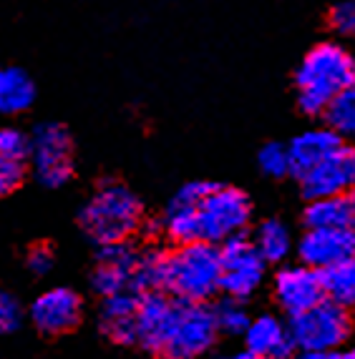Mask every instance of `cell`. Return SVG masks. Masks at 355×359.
<instances>
[{
    "label": "cell",
    "instance_id": "6da1fadb",
    "mask_svg": "<svg viewBox=\"0 0 355 359\" xmlns=\"http://www.w3.org/2000/svg\"><path fill=\"white\" fill-rule=\"evenodd\" d=\"M250 198L235 186L192 181L169 198L162 214V231L174 244H227L242 236L250 224Z\"/></svg>",
    "mask_w": 355,
    "mask_h": 359
},
{
    "label": "cell",
    "instance_id": "7a4b0ae2",
    "mask_svg": "<svg viewBox=\"0 0 355 359\" xmlns=\"http://www.w3.org/2000/svg\"><path fill=\"white\" fill-rule=\"evenodd\" d=\"M217 322L207 304L179 302L164 292L141 294L136 344L162 359H199L217 341Z\"/></svg>",
    "mask_w": 355,
    "mask_h": 359
},
{
    "label": "cell",
    "instance_id": "3957f363",
    "mask_svg": "<svg viewBox=\"0 0 355 359\" xmlns=\"http://www.w3.org/2000/svg\"><path fill=\"white\" fill-rule=\"evenodd\" d=\"M355 83V58L340 43H320L305 53L295 71L297 103L305 114H325Z\"/></svg>",
    "mask_w": 355,
    "mask_h": 359
},
{
    "label": "cell",
    "instance_id": "277c9868",
    "mask_svg": "<svg viewBox=\"0 0 355 359\" xmlns=\"http://www.w3.org/2000/svg\"><path fill=\"white\" fill-rule=\"evenodd\" d=\"M222 289L219 246L207 241L179 244L164 252L162 292L179 302L205 304Z\"/></svg>",
    "mask_w": 355,
    "mask_h": 359
},
{
    "label": "cell",
    "instance_id": "5b68a950",
    "mask_svg": "<svg viewBox=\"0 0 355 359\" xmlns=\"http://www.w3.org/2000/svg\"><path fill=\"white\" fill-rule=\"evenodd\" d=\"M79 224L98 246L124 244L144 224V206L127 184L103 181L84 204Z\"/></svg>",
    "mask_w": 355,
    "mask_h": 359
},
{
    "label": "cell",
    "instance_id": "8992f818",
    "mask_svg": "<svg viewBox=\"0 0 355 359\" xmlns=\"http://www.w3.org/2000/svg\"><path fill=\"white\" fill-rule=\"evenodd\" d=\"M30 144V171L38 179V184L58 189L68 184L76 171V149L73 138L63 123H38L28 133Z\"/></svg>",
    "mask_w": 355,
    "mask_h": 359
},
{
    "label": "cell",
    "instance_id": "52a82bcc",
    "mask_svg": "<svg viewBox=\"0 0 355 359\" xmlns=\"http://www.w3.org/2000/svg\"><path fill=\"white\" fill-rule=\"evenodd\" d=\"M290 332H292L295 347L300 352L333 354L335 349L343 347V341L350 334L348 309L337 306L330 299H323L305 314L290 319Z\"/></svg>",
    "mask_w": 355,
    "mask_h": 359
},
{
    "label": "cell",
    "instance_id": "ba28073f",
    "mask_svg": "<svg viewBox=\"0 0 355 359\" xmlns=\"http://www.w3.org/2000/svg\"><path fill=\"white\" fill-rule=\"evenodd\" d=\"M219 264H222V292L232 299L252 297L265 279L267 262L259 257L252 239L245 236H237L219 246Z\"/></svg>",
    "mask_w": 355,
    "mask_h": 359
},
{
    "label": "cell",
    "instance_id": "9c48e42d",
    "mask_svg": "<svg viewBox=\"0 0 355 359\" xmlns=\"http://www.w3.org/2000/svg\"><path fill=\"white\" fill-rule=\"evenodd\" d=\"M141 252H144V249L131 246V241L101 246V249H98L96 266H93V274H91L93 292H96L101 299L114 297V294L136 292Z\"/></svg>",
    "mask_w": 355,
    "mask_h": 359
},
{
    "label": "cell",
    "instance_id": "30bf717a",
    "mask_svg": "<svg viewBox=\"0 0 355 359\" xmlns=\"http://www.w3.org/2000/svg\"><path fill=\"white\" fill-rule=\"evenodd\" d=\"M300 186L310 201L355 191V144L343 141L335 146L310 174L302 176Z\"/></svg>",
    "mask_w": 355,
    "mask_h": 359
},
{
    "label": "cell",
    "instance_id": "8fae6325",
    "mask_svg": "<svg viewBox=\"0 0 355 359\" xmlns=\"http://www.w3.org/2000/svg\"><path fill=\"white\" fill-rule=\"evenodd\" d=\"M28 314L33 327L41 334L58 337L79 327L81 317H84V302L73 289L51 287L33 299Z\"/></svg>",
    "mask_w": 355,
    "mask_h": 359
},
{
    "label": "cell",
    "instance_id": "7c38bea8",
    "mask_svg": "<svg viewBox=\"0 0 355 359\" xmlns=\"http://www.w3.org/2000/svg\"><path fill=\"white\" fill-rule=\"evenodd\" d=\"M275 299L290 319L297 314H305L307 309L318 306L325 297V284H323V271L295 264V266H285L275 276Z\"/></svg>",
    "mask_w": 355,
    "mask_h": 359
},
{
    "label": "cell",
    "instance_id": "4fadbf2b",
    "mask_svg": "<svg viewBox=\"0 0 355 359\" xmlns=\"http://www.w3.org/2000/svg\"><path fill=\"white\" fill-rule=\"evenodd\" d=\"M297 254L305 266L325 271L355 257V229H307Z\"/></svg>",
    "mask_w": 355,
    "mask_h": 359
},
{
    "label": "cell",
    "instance_id": "5bb4252c",
    "mask_svg": "<svg viewBox=\"0 0 355 359\" xmlns=\"http://www.w3.org/2000/svg\"><path fill=\"white\" fill-rule=\"evenodd\" d=\"M245 352L257 354L262 359H288L295 349V339L290 324L277 319L275 314H259L250 322L245 334Z\"/></svg>",
    "mask_w": 355,
    "mask_h": 359
},
{
    "label": "cell",
    "instance_id": "9a60e30c",
    "mask_svg": "<svg viewBox=\"0 0 355 359\" xmlns=\"http://www.w3.org/2000/svg\"><path fill=\"white\" fill-rule=\"evenodd\" d=\"M30 171L28 133L20 128H0V198L18 191Z\"/></svg>",
    "mask_w": 355,
    "mask_h": 359
},
{
    "label": "cell",
    "instance_id": "2e32d148",
    "mask_svg": "<svg viewBox=\"0 0 355 359\" xmlns=\"http://www.w3.org/2000/svg\"><path fill=\"white\" fill-rule=\"evenodd\" d=\"M138 297L136 292L114 294L101 302L98 324L101 332L116 344H136V327H138Z\"/></svg>",
    "mask_w": 355,
    "mask_h": 359
},
{
    "label": "cell",
    "instance_id": "e0dca14e",
    "mask_svg": "<svg viewBox=\"0 0 355 359\" xmlns=\"http://www.w3.org/2000/svg\"><path fill=\"white\" fill-rule=\"evenodd\" d=\"M343 144V138L337 136L333 128H307V131L297 133L292 141L288 144L290 151V174L295 176L297 181L302 176H307L318 166L335 146Z\"/></svg>",
    "mask_w": 355,
    "mask_h": 359
},
{
    "label": "cell",
    "instance_id": "ac0fdd59",
    "mask_svg": "<svg viewBox=\"0 0 355 359\" xmlns=\"http://www.w3.org/2000/svg\"><path fill=\"white\" fill-rule=\"evenodd\" d=\"M307 229H355V191L313 198L305 209Z\"/></svg>",
    "mask_w": 355,
    "mask_h": 359
},
{
    "label": "cell",
    "instance_id": "d6986e66",
    "mask_svg": "<svg viewBox=\"0 0 355 359\" xmlns=\"http://www.w3.org/2000/svg\"><path fill=\"white\" fill-rule=\"evenodd\" d=\"M36 101V83L23 68H0V116L25 114Z\"/></svg>",
    "mask_w": 355,
    "mask_h": 359
},
{
    "label": "cell",
    "instance_id": "ffe728a7",
    "mask_svg": "<svg viewBox=\"0 0 355 359\" xmlns=\"http://www.w3.org/2000/svg\"><path fill=\"white\" fill-rule=\"evenodd\" d=\"M252 244L267 264H277L283 262L290 254V249H292V236H290V229L280 219H265L254 231Z\"/></svg>",
    "mask_w": 355,
    "mask_h": 359
},
{
    "label": "cell",
    "instance_id": "44dd1931",
    "mask_svg": "<svg viewBox=\"0 0 355 359\" xmlns=\"http://www.w3.org/2000/svg\"><path fill=\"white\" fill-rule=\"evenodd\" d=\"M325 297L343 309H355V257L323 271Z\"/></svg>",
    "mask_w": 355,
    "mask_h": 359
},
{
    "label": "cell",
    "instance_id": "7402d4cb",
    "mask_svg": "<svg viewBox=\"0 0 355 359\" xmlns=\"http://www.w3.org/2000/svg\"><path fill=\"white\" fill-rule=\"evenodd\" d=\"M325 118H328V128H333L343 141L353 144L355 141V83L333 101V106L325 111Z\"/></svg>",
    "mask_w": 355,
    "mask_h": 359
},
{
    "label": "cell",
    "instance_id": "603a6c76",
    "mask_svg": "<svg viewBox=\"0 0 355 359\" xmlns=\"http://www.w3.org/2000/svg\"><path fill=\"white\" fill-rule=\"evenodd\" d=\"M212 314H214L217 330L224 332V334H245L250 322H252V317H250L247 306L242 304V299H232V297L219 302L212 309Z\"/></svg>",
    "mask_w": 355,
    "mask_h": 359
},
{
    "label": "cell",
    "instance_id": "cb8c5ba5",
    "mask_svg": "<svg viewBox=\"0 0 355 359\" xmlns=\"http://www.w3.org/2000/svg\"><path fill=\"white\" fill-rule=\"evenodd\" d=\"M257 163L262 168V174L280 179V176H290V151L283 144H267L262 146L257 156Z\"/></svg>",
    "mask_w": 355,
    "mask_h": 359
},
{
    "label": "cell",
    "instance_id": "d4e9b609",
    "mask_svg": "<svg viewBox=\"0 0 355 359\" xmlns=\"http://www.w3.org/2000/svg\"><path fill=\"white\" fill-rule=\"evenodd\" d=\"M23 324V306L15 294L0 287V337H8Z\"/></svg>",
    "mask_w": 355,
    "mask_h": 359
},
{
    "label": "cell",
    "instance_id": "484cf974",
    "mask_svg": "<svg viewBox=\"0 0 355 359\" xmlns=\"http://www.w3.org/2000/svg\"><path fill=\"white\" fill-rule=\"evenodd\" d=\"M330 28L337 36L355 38V0H340L330 11Z\"/></svg>",
    "mask_w": 355,
    "mask_h": 359
},
{
    "label": "cell",
    "instance_id": "4316f807",
    "mask_svg": "<svg viewBox=\"0 0 355 359\" xmlns=\"http://www.w3.org/2000/svg\"><path fill=\"white\" fill-rule=\"evenodd\" d=\"M25 266H28L30 274H36V276L51 274V269L56 266V257H53V252H51V246H46V244L33 246V249L25 254Z\"/></svg>",
    "mask_w": 355,
    "mask_h": 359
},
{
    "label": "cell",
    "instance_id": "83f0119b",
    "mask_svg": "<svg viewBox=\"0 0 355 359\" xmlns=\"http://www.w3.org/2000/svg\"><path fill=\"white\" fill-rule=\"evenodd\" d=\"M330 359H355V347H340L330 354Z\"/></svg>",
    "mask_w": 355,
    "mask_h": 359
},
{
    "label": "cell",
    "instance_id": "f1b7e54d",
    "mask_svg": "<svg viewBox=\"0 0 355 359\" xmlns=\"http://www.w3.org/2000/svg\"><path fill=\"white\" fill-rule=\"evenodd\" d=\"M295 359H330V354H320V352H300Z\"/></svg>",
    "mask_w": 355,
    "mask_h": 359
},
{
    "label": "cell",
    "instance_id": "f546056e",
    "mask_svg": "<svg viewBox=\"0 0 355 359\" xmlns=\"http://www.w3.org/2000/svg\"><path fill=\"white\" fill-rule=\"evenodd\" d=\"M235 359H262V357H257V354H250V352H242V354H237Z\"/></svg>",
    "mask_w": 355,
    "mask_h": 359
}]
</instances>
